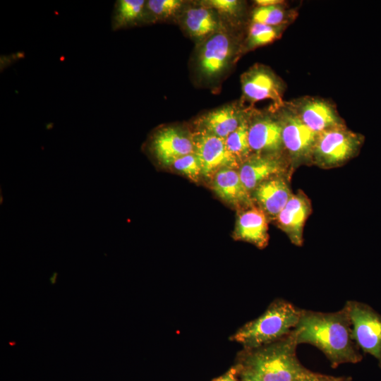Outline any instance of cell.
Wrapping results in <instances>:
<instances>
[{
    "instance_id": "obj_25",
    "label": "cell",
    "mask_w": 381,
    "mask_h": 381,
    "mask_svg": "<svg viewBox=\"0 0 381 381\" xmlns=\"http://www.w3.org/2000/svg\"><path fill=\"white\" fill-rule=\"evenodd\" d=\"M171 167L191 179H197L201 172L200 161L195 152L176 159Z\"/></svg>"
},
{
    "instance_id": "obj_27",
    "label": "cell",
    "mask_w": 381,
    "mask_h": 381,
    "mask_svg": "<svg viewBox=\"0 0 381 381\" xmlns=\"http://www.w3.org/2000/svg\"><path fill=\"white\" fill-rule=\"evenodd\" d=\"M303 381H349L344 377H334L310 372Z\"/></svg>"
},
{
    "instance_id": "obj_22",
    "label": "cell",
    "mask_w": 381,
    "mask_h": 381,
    "mask_svg": "<svg viewBox=\"0 0 381 381\" xmlns=\"http://www.w3.org/2000/svg\"><path fill=\"white\" fill-rule=\"evenodd\" d=\"M286 26H271L251 22L245 41V51H250L273 42L281 37Z\"/></svg>"
},
{
    "instance_id": "obj_9",
    "label": "cell",
    "mask_w": 381,
    "mask_h": 381,
    "mask_svg": "<svg viewBox=\"0 0 381 381\" xmlns=\"http://www.w3.org/2000/svg\"><path fill=\"white\" fill-rule=\"evenodd\" d=\"M234 54L232 38L227 33L218 31L202 44L198 55V71L205 78L217 77L227 68Z\"/></svg>"
},
{
    "instance_id": "obj_7",
    "label": "cell",
    "mask_w": 381,
    "mask_h": 381,
    "mask_svg": "<svg viewBox=\"0 0 381 381\" xmlns=\"http://www.w3.org/2000/svg\"><path fill=\"white\" fill-rule=\"evenodd\" d=\"M147 150L159 165L169 167L178 158L194 152V143L181 129L162 127L149 138Z\"/></svg>"
},
{
    "instance_id": "obj_12",
    "label": "cell",
    "mask_w": 381,
    "mask_h": 381,
    "mask_svg": "<svg viewBox=\"0 0 381 381\" xmlns=\"http://www.w3.org/2000/svg\"><path fill=\"white\" fill-rule=\"evenodd\" d=\"M248 121V143L251 151L261 155H277L284 147L282 126L277 116L256 114Z\"/></svg>"
},
{
    "instance_id": "obj_14",
    "label": "cell",
    "mask_w": 381,
    "mask_h": 381,
    "mask_svg": "<svg viewBox=\"0 0 381 381\" xmlns=\"http://www.w3.org/2000/svg\"><path fill=\"white\" fill-rule=\"evenodd\" d=\"M246 118L243 110L236 105L228 104L202 115L198 120V124L200 131L225 140Z\"/></svg>"
},
{
    "instance_id": "obj_23",
    "label": "cell",
    "mask_w": 381,
    "mask_h": 381,
    "mask_svg": "<svg viewBox=\"0 0 381 381\" xmlns=\"http://www.w3.org/2000/svg\"><path fill=\"white\" fill-rule=\"evenodd\" d=\"M181 0H149L146 2L147 23L151 24L171 18L182 7Z\"/></svg>"
},
{
    "instance_id": "obj_11",
    "label": "cell",
    "mask_w": 381,
    "mask_h": 381,
    "mask_svg": "<svg viewBox=\"0 0 381 381\" xmlns=\"http://www.w3.org/2000/svg\"><path fill=\"white\" fill-rule=\"evenodd\" d=\"M289 105L301 121L318 134L331 128L344 126L334 105L325 99L303 97Z\"/></svg>"
},
{
    "instance_id": "obj_18",
    "label": "cell",
    "mask_w": 381,
    "mask_h": 381,
    "mask_svg": "<svg viewBox=\"0 0 381 381\" xmlns=\"http://www.w3.org/2000/svg\"><path fill=\"white\" fill-rule=\"evenodd\" d=\"M185 30L193 37L206 40L219 31L220 23L216 11L200 4L188 8L182 16Z\"/></svg>"
},
{
    "instance_id": "obj_13",
    "label": "cell",
    "mask_w": 381,
    "mask_h": 381,
    "mask_svg": "<svg viewBox=\"0 0 381 381\" xmlns=\"http://www.w3.org/2000/svg\"><path fill=\"white\" fill-rule=\"evenodd\" d=\"M310 214V203L303 193L291 195L287 203L276 217L281 229L286 232L291 243L301 246L303 229Z\"/></svg>"
},
{
    "instance_id": "obj_29",
    "label": "cell",
    "mask_w": 381,
    "mask_h": 381,
    "mask_svg": "<svg viewBox=\"0 0 381 381\" xmlns=\"http://www.w3.org/2000/svg\"><path fill=\"white\" fill-rule=\"evenodd\" d=\"M239 372L241 374L242 381H262L257 376L251 373L250 372L243 370L238 368Z\"/></svg>"
},
{
    "instance_id": "obj_10",
    "label": "cell",
    "mask_w": 381,
    "mask_h": 381,
    "mask_svg": "<svg viewBox=\"0 0 381 381\" xmlns=\"http://www.w3.org/2000/svg\"><path fill=\"white\" fill-rule=\"evenodd\" d=\"M194 152L201 166V172L210 176L224 168H233L238 161L227 149L225 140L200 131L193 138Z\"/></svg>"
},
{
    "instance_id": "obj_16",
    "label": "cell",
    "mask_w": 381,
    "mask_h": 381,
    "mask_svg": "<svg viewBox=\"0 0 381 381\" xmlns=\"http://www.w3.org/2000/svg\"><path fill=\"white\" fill-rule=\"evenodd\" d=\"M282 169V162L276 155L255 154L245 159L238 174L245 187L250 192L268 178L279 173Z\"/></svg>"
},
{
    "instance_id": "obj_1",
    "label": "cell",
    "mask_w": 381,
    "mask_h": 381,
    "mask_svg": "<svg viewBox=\"0 0 381 381\" xmlns=\"http://www.w3.org/2000/svg\"><path fill=\"white\" fill-rule=\"evenodd\" d=\"M294 331L298 345L308 344L315 346L325 355L333 368L362 360L344 306L332 313L302 310Z\"/></svg>"
},
{
    "instance_id": "obj_26",
    "label": "cell",
    "mask_w": 381,
    "mask_h": 381,
    "mask_svg": "<svg viewBox=\"0 0 381 381\" xmlns=\"http://www.w3.org/2000/svg\"><path fill=\"white\" fill-rule=\"evenodd\" d=\"M200 4L215 11L229 16L238 14L242 8V2L237 0H208L202 1Z\"/></svg>"
},
{
    "instance_id": "obj_8",
    "label": "cell",
    "mask_w": 381,
    "mask_h": 381,
    "mask_svg": "<svg viewBox=\"0 0 381 381\" xmlns=\"http://www.w3.org/2000/svg\"><path fill=\"white\" fill-rule=\"evenodd\" d=\"M241 83L244 98L251 104L270 99L278 108L284 105L283 82L270 68L253 65L241 75Z\"/></svg>"
},
{
    "instance_id": "obj_20",
    "label": "cell",
    "mask_w": 381,
    "mask_h": 381,
    "mask_svg": "<svg viewBox=\"0 0 381 381\" xmlns=\"http://www.w3.org/2000/svg\"><path fill=\"white\" fill-rule=\"evenodd\" d=\"M146 2L145 0L116 1L111 16V30L117 31L147 24Z\"/></svg>"
},
{
    "instance_id": "obj_31",
    "label": "cell",
    "mask_w": 381,
    "mask_h": 381,
    "mask_svg": "<svg viewBox=\"0 0 381 381\" xmlns=\"http://www.w3.org/2000/svg\"><path fill=\"white\" fill-rule=\"evenodd\" d=\"M11 346H14L16 344V342L15 341H10L8 343Z\"/></svg>"
},
{
    "instance_id": "obj_24",
    "label": "cell",
    "mask_w": 381,
    "mask_h": 381,
    "mask_svg": "<svg viewBox=\"0 0 381 381\" xmlns=\"http://www.w3.org/2000/svg\"><path fill=\"white\" fill-rule=\"evenodd\" d=\"M229 151L238 160L246 159L251 152L248 143V120L247 117L225 139Z\"/></svg>"
},
{
    "instance_id": "obj_19",
    "label": "cell",
    "mask_w": 381,
    "mask_h": 381,
    "mask_svg": "<svg viewBox=\"0 0 381 381\" xmlns=\"http://www.w3.org/2000/svg\"><path fill=\"white\" fill-rule=\"evenodd\" d=\"M284 180L279 178L267 179L254 190V197L267 214L277 216L291 196Z\"/></svg>"
},
{
    "instance_id": "obj_17",
    "label": "cell",
    "mask_w": 381,
    "mask_h": 381,
    "mask_svg": "<svg viewBox=\"0 0 381 381\" xmlns=\"http://www.w3.org/2000/svg\"><path fill=\"white\" fill-rule=\"evenodd\" d=\"M213 190L223 200L234 206H250L249 191L243 183L238 172L231 168L217 171L213 179Z\"/></svg>"
},
{
    "instance_id": "obj_3",
    "label": "cell",
    "mask_w": 381,
    "mask_h": 381,
    "mask_svg": "<svg viewBox=\"0 0 381 381\" xmlns=\"http://www.w3.org/2000/svg\"><path fill=\"white\" fill-rule=\"evenodd\" d=\"M302 309L284 299H275L258 318L241 327L231 339L244 349L258 348L289 334L297 325Z\"/></svg>"
},
{
    "instance_id": "obj_21",
    "label": "cell",
    "mask_w": 381,
    "mask_h": 381,
    "mask_svg": "<svg viewBox=\"0 0 381 381\" xmlns=\"http://www.w3.org/2000/svg\"><path fill=\"white\" fill-rule=\"evenodd\" d=\"M284 4L255 7L252 12L251 22L271 26L288 25L289 21L294 20L296 13L288 10Z\"/></svg>"
},
{
    "instance_id": "obj_4",
    "label": "cell",
    "mask_w": 381,
    "mask_h": 381,
    "mask_svg": "<svg viewBox=\"0 0 381 381\" xmlns=\"http://www.w3.org/2000/svg\"><path fill=\"white\" fill-rule=\"evenodd\" d=\"M364 141L359 133L337 127L318 134L312 159L322 167H334L355 157Z\"/></svg>"
},
{
    "instance_id": "obj_5",
    "label": "cell",
    "mask_w": 381,
    "mask_h": 381,
    "mask_svg": "<svg viewBox=\"0 0 381 381\" xmlns=\"http://www.w3.org/2000/svg\"><path fill=\"white\" fill-rule=\"evenodd\" d=\"M349 315L353 339L361 350L373 356L381 368V315L368 304L348 301L344 305Z\"/></svg>"
},
{
    "instance_id": "obj_6",
    "label": "cell",
    "mask_w": 381,
    "mask_h": 381,
    "mask_svg": "<svg viewBox=\"0 0 381 381\" xmlns=\"http://www.w3.org/2000/svg\"><path fill=\"white\" fill-rule=\"evenodd\" d=\"M284 147L294 161L311 157L318 133L309 128L289 105L279 107Z\"/></svg>"
},
{
    "instance_id": "obj_15",
    "label": "cell",
    "mask_w": 381,
    "mask_h": 381,
    "mask_svg": "<svg viewBox=\"0 0 381 381\" xmlns=\"http://www.w3.org/2000/svg\"><path fill=\"white\" fill-rule=\"evenodd\" d=\"M234 236L236 240L250 243L259 248H265L269 235L263 211L251 207L241 213L237 217Z\"/></svg>"
},
{
    "instance_id": "obj_2",
    "label": "cell",
    "mask_w": 381,
    "mask_h": 381,
    "mask_svg": "<svg viewBox=\"0 0 381 381\" xmlns=\"http://www.w3.org/2000/svg\"><path fill=\"white\" fill-rule=\"evenodd\" d=\"M297 346L293 329L274 342L243 349L237 366L250 372L262 381H303L311 371L298 359Z\"/></svg>"
},
{
    "instance_id": "obj_30",
    "label": "cell",
    "mask_w": 381,
    "mask_h": 381,
    "mask_svg": "<svg viewBox=\"0 0 381 381\" xmlns=\"http://www.w3.org/2000/svg\"><path fill=\"white\" fill-rule=\"evenodd\" d=\"M255 4L257 6H267L284 4V1L282 0H256Z\"/></svg>"
},
{
    "instance_id": "obj_28",
    "label": "cell",
    "mask_w": 381,
    "mask_h": 381,
    "mask_svg": "<svg viewBox=\"0 0 381 381\" xmlns=\"http://www.w3.org/2000/svg\"><path fill=\"white\" fill-rule=\"evenodd\" d=\"M239 373L238 366L231 368L224 375L214 379L212 381H238L237 374Z\"/></svg>"
}]
</instances>
